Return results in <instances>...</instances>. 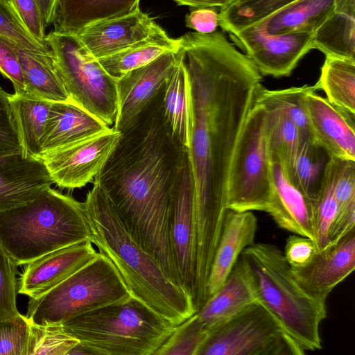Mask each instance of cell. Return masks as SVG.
I'll use <instances>...</instances> for the list:
<instances>
[{"instance_id":"1","label":"cell","mask_w":355,"mask_h":355,"mask_svg":"<svg viewBox=\"0 0 355 355\" xmlns=\"http://www.w3.org/2000/svg\"><path fill=\"white\" fill-rule=\"evenodd\" d=\"M179 39L191 89L187 149L194 187L196 250L214 254L227 211L230 167L262 75L220 31Z\"/></svg>"},{"instance_id":"2","label":"cell","mask_w":355,"mask_h":355,"mask_svg":"<svg viewBox=\"0 0 355 355\" xmlns=\"http://www.w3.org/2000/svg\"><path fill=\"white\" fill-rule=\"evenodd\" d=\"M163 90L121 132L116 146L94 180L132 236L173 282L182 285L171 243L168 214L187 149L166 120Z\"/></svg>"},{"instance_id":"3","label":"cell","mask_w":355,"mask_h":355,"mask_svg":"<svg viewBox=\"0 0 355 355\" xmlns=\"http://www.w3.org/2000/svg\"><path fill=\"white\" fill-rule=\"evenodd\" d=\"M83 205L90 241L116 268L132 297L174 326L197 311L191 294L173 282L132 236L96 181Z\"/></svg>"},{"instance_id":"4","label":"cell","mask_w":355,"mask_h":355,"mask_svg":"<svg viewBox=\"0 0 355 355\" xmlns=\"http://www.w3.org/2000/svg\"><path fill=\"white\" fill-rule=\"evenodd\" d=\"M87 240L91 233L83 202L51 187L0 211V242L17 266Z\"/></svg>"},{"instance_id":"5","label":"cell","mask_w":355,"mask_h":355,"mask_svg":"<svg viewBox=\"0 0 355 355\" xmlns=\"http://www.w3.org/2000/svg\"><path fill=\"white\" fill-rule=\"evenodd\" d=\"M241 256L252 268L259 301L304 351L320 349V326L327 318L326 303L313 298L298 285L283 251L273 244L254 243Z\"/></svg>"},{"instance_id":"6","label":"cell","mask_w":355,"mask_h":355,"mask_svg":"<svg viewBox=\"0 0 355 355\" xmlns=\"http://www.w3.org/2000/svg\"><path fill=\"white\" fill-rule=\"evenodd\" d=\"M90 354L154 355L174 331L136 299L102 306L60 324Z\"/></svg>"},{"instance_id":"7","label":"cell","mask_w":355,"mask_h":355,"mask_svg":"<svg viewBox=\"0 0 355 355\" xmlns=\"http://www.w3.org/2000/svg\"><path fill=\"white\" fill-rule=\"evenodd\" d=\"M131 297L116 268L98 252L94 259L44 295L30 298L26 317L39 325L61 324L79 314Z\"/></svg>"},{"instance_id":"8","label":"cell","mask_w":355,"mask_h":355,"mask_svg":"<svg viewBox=\"0 0 355 355\" xmlns=\"http://www.w3.org/2000/svg\"><path fill=\"white\" fill-rule=\"evenodd\" d=\"M45 42L71 101L108 126L118 110L117 79L110 76L76 35L51 31Z\"/></svg>"},{"instance_id":"9","label":"cell","mask_w":355,"mask_h":355,"mask_svg":"<svg viewBox=\"0 0 355 355\" xmlns=\"http://www.w3.org/2000/svg\"><path fill=\"white\" fill-rule=\"evenodd\" d=\"M273 313L257 301L208 331L197 355H303Z\"/></svg>"},{"instance_id":"10","label":"cell","mask_w":355,"mask_h":355,"mask_svg":"<svg viewBox=\"0 0 355 355\" xmlns=\"http://www.w3.org/2000/svg\"><path fill=\"white\" fill-rule=\"evenodd\" d=\"M266 111L255 103L247 118L232 159L227 187V209L265 211L272 185Z\"/></svg>"},{"instance_id":"11","label":"cell","mask_w":355,"mask_h":355,"mask_svg":"<svg viewBox=\"0 0 355 355\" xmlns=\"http://www.w3.org/2000/svg\"><path fill=\"white\" fill-rule=\"evenodd\" d=\"M121 132L110 128L94 136L40 156L53 182L63 189L85 187L94 180L116 146Z\"/></svg>"},{"instance_id":"12","label":"cell","mask_w":355,"mask_h":355,"mask_svg":"<svg viewBox=\"0 0 355 355\" xmlns=\"http://www.w3.org/2000/svg\"><path fill=\"white\" fill-rule=\"evenodd\" d=\"M168 227L181 284L193 299L196 273L194 187L187 150L171 198Z\"/></svg>"},{"instance_id":"13","label":"cell","mask_w":355,"mask_h":355,"mask_svg":"<svg viewBox=\"0 0 355 355\" xmlns=\"http://www.w3.org/2000/svg\"><path fill=\"white\" fill-rule=\"evenodd\" d=\"M229 35L262 76H290L300 60L315 49L311 33L268 35L247 27Z\"/></svg>"},{"instance_id":"14","label":"cell","mask_w":355,"mask_h":355,"mask_svg":"<svg viewBox=\"0 0 355 355\" xmlns=\"http://www.w3.org/2000/svg\"><path fill=\"white\" fill-rule=\"evenodd\" d=\"M180 56L179 51L164 53L117 78L118 110L112 127L115 130L123 131L161 91Z\"/></svg>"},{"instance_id":"15","label":"cell","mask_w":355,"mask_h":355,"mask_svg":"<svg viewBox=\"0 0 355 355\" xmlns=\"http://www.w3.org/2000/svg\"><path fill=\"white\" fill-rule=\"evenodd\" d=\"M355 268V231L337 243L317 251L304 266L291 268L298 285L313 298L326 303L332 290Z\"/></svg>"},{"instance_id":"16","label":"cell","mask_w":355,"mask_h":355,"mask_svg":"<svg viewBox=\"0 0 355 355\" xmlns=\"http://www.w3.org/2000/svg\"><path fill=\"white\" fill-rule=\"evenodd\" d=\"M98 253L87 240L45 254L26 264L18 293L37 298L88 263Z\"/></svg>"},{"instance_id":"17","label":"cell","mask_w":355,"mask_h":355,"mask_svg":"<svg viewBox=\"0 0 355 355\" xmlns=\"http://www.w3.org/2000/svg\"><path fill=\"white\" fill-rule=\"evenodd\" d=\"M311 136L333 157L355 161L354 116L309 92L304 96Z\"/></svg>"},{"instance_id":"18","label":"cell","mask_w":355,"mask_h":355,"mask_svg":"<svg viewBox=\"0 0 355 355\" xmlns=\"http://www.w3.org/2000/svg\"><path fill=\"white\" fill-rule=\"evenodd\" d=\"M54 184L40 157L0 153V211L24 205Z\"/></svg>"},{"instance_id":"19","label":"cell","mask_w":355,"mask_h":355,"mask_svg":"<svg viewBox=\"0 0 355 355\" xmlns=\"http://www.w3.org/2000/svg\"><path fill=\"white\" fill-rule=\"evenodd\" d=\"M272 185L266 209L281 228L315 241V205L289 180L271 157Z\"/></svg>"},{"instance_id":"20","label":"cell","mask_w":355,"mask_h":355,"mask_svg":"<svg viewBox=\"0 0 355 355\" xmlns=\"http://www.w3.org/2000/svg\"><path fill=\"white\" fill-rule=\"evenodd\" d=\"M162 28L140 10L132 14L94 23L78 35L97 59L121 52Z\"/></svg>"},{"instance_id":"21","label":"cell","mask_w":355,"mask_h":355,"mask_svg":"<svg viewBox=\"0 0 355 355\" xmlns=\"http://www.w3.org/2000/svg\"><path fill=\"white\" fill-rule=\"evenodd\" d=\"M257 230L252 211L227 209L206 284L205 302L223 284L243 250L254 243Z\"/></svg>"},{"instance_id":"22","label":"cell","mask_w":355,"mask_h":355,"mask_svg":"<svg viewBox=\"0 0 355 355\" xmlns=\"http://www.w3.org/2000/svg\"><path fill=\"white\" fill-rule=\"evenodd\" d=\"M257 301L259 294L253 272L241 256L223 284L196 313L209 331Z\"/></svg>"},{"instance_id":"23","label":"cell","mask_w":355,"mask_h":355,"mask_svg":"<svg viewBox=\"0 0 355 355\" xmlns=\"http://www.w3.org/2000/svg\"><path fill=\"white\" fill-rule=\"evenodd\" d=\"M110 128L71 101L51 102L41 139L42 154L100 134Z\"/></svg>"},{"instance_id":"24","label":"cell","mask_w":355,"mask_h":355,"mask_svg":"<svg viewBox=\"0 0 355 355\" xmlns=\"http://www.w3.org/2000/svg\"><path fill=\"white\" fill-rule=\"evenodd\" d=\"M140 0H58L53 31L78 35L96 22L122 17L139 10Z\"/></svg>"},{"instance_id":"25","label":"cell","mask_w":355,"mask_h":355,"mask_svg":"<svg viewBox=\"0 0 355 355\" xmlns=\"http://www.w3.org/2000/svg\"><path fill=\"white\" fill-rule=\"evenodd\" d=\"M334 8V0H296L248 27L268 35L314 34Z\"/></svg>"},{"instance_id":"26","label":"cell","mask_w":355,"mask_h":355,"mask_svg":"<svg viewBox=\"0 0 355 355\" xmlns=\"http://www.w3.org/2000/svg\"><path fill=\"white\" fill-rule=\"evenodd\" d=\"M16 51L26 85L24 96L51 102L71 101L51 52H33L17 46Z\"/></svg>"},{"instance_id":"27","label":"cell","mask_w":355,"mask_h":355,"mask_svg":"<svg viewBox=\"0 0 355 355\" xmlns=\"http://www.w3.org/2000/svg\"><path fill=\"white\" fill-rule=\"evenodd\" d=\"M331 157L311 137L302 138L293 161L284 167L291 182L315 205Z\"/></svg>"},{"instance_id":"28","label":"cell","mask_w":355,"mask_h":355,"mask_svg":"<svg viewBox=\"0 0 355 355\" xmlns=\"http://www.w3.org/2000/svg\"><path fill=\"white\" fill-rule=\"evenodd\" d=\"M333 13L313 34L314 48L326 56L355 59V0H334Z\"/></svg>"},{"instance_id":"29","label":"cell","mask_w":355,"mask_h":355,"mask_svg":"<svg viewBox=\"0 0 355 355\" xmlns=\"http://www.w3.org/2000/svg\"><path fill=\"white\" fill-rule=\"evenodd\" d=\"M180 55L175 68L164 86L162 103L166 120L173 135L188 149L191 128V89L180 51Z\"/></svg>"},{"instance_id":"30","label":"cell","mask_w":355,"mask_h":355,"mask_svg":"<svg viewBox=\"0 0 355 355\" xmlns=\"http://www.w3.org/2000/svg\"><path fill=\"white\" fill-rule=\"evenodd\" d=\"M179 49V40L170 37L162 29L121 52L98 60L105 71L117 79L150 63L164 53L178 52Z\"/></svg>"},{"instance_id":"31","label":"cell","mask_w":355,"mask_h":355,"mask_svg":"<svg viewBox=\"0 0 355 355\" xmlns=\"http://www.w3.org/2000/svg\"><path fill=\"white\" fill-rule=\"evenodd\" d=\"M334 193L337 212L328 247L337 243L355 226V161L332 157Z\"/></svg>"},{"instance_id":"32","label":"cell","mask_w":355,"mask_h":355,"mask_svg":"<svg viewBox=\"0 0 355 355\" xmlns=\"http://www.w3.org/2000/svg\"><path fill=\"white\" fill-rule=\"evenodd\" d=\"M316 85L332 105L355 114V59L326 56Z\"/></svg>"},{"instance_id":"33","label":"cell","mask_w":355,"mask_h":355,"mask_svg":"<svg viewBox=\"0 0 355 355\" xmlns=\"http://www.w3.org/2000/svg\"><path fill=\"white\" fill-rule=\"evenodd\" d=\"M22 143L26 153L40 157L41 139L51 102L12 94Z\"/></svg>"},{"instance_id":"34","label":"cell","mask_w":355,"mask_h":355,"mask_svg":"<svg viewBox=\"0 0 355 355\" xmlns=\"http://www.w3.org/2000/svg\"><path fill=\"white\" fill-rule=\"evenodd\" d=\"M264 107L270 157H275L284 167H286L295 157L303 137L296 125L281 110Z\"/></svg>"},{"instance_id":"35","label":"cell","mask_w":355,"mask_h":355,"mask_svg":"<svg viewBox=\"0 0 355 355\" xmlns=\"http://www.w3.org/2000/svg\"><path fill=\"white\" fill-rule=\"evenodd\" d=\"M313 90H319L316 83L314 85L281 89H268L262 87L258 92L256 103L266 107L281 110L296 125L303 138L311 137L304 106V96Z\"/></svg>"},{"instance_id":"36","label":"cell","mask_w":355,"mask_h":355,"mask_svg":"<svg viewBox=\"0 0 355 355\" xmlns=\"http://www.w3.org/2000/svg\"><path fill=\"white\" fill-rule=\"evenodd\" d=\"M296 0H245L220 8L219 26L229 34L239 31L266 18Z\"/></svg>"},{"instance_id":"37","label":"cell","mask_w":355,"mask_h":355,"mask_svg":"<svg viewBox=\"0 0 355 355\" xmlns=\"http://www.w3.org/2000/svg\"><path fill=\"white\" fill-rule=\"evenodd\" d=\"M78 343L60 324L39 325L29 322L27 355H67Z\"/></svg>"},{"instance_id":"38","label":"cell","mask_w":355,"mask_h":355,"mask_svg":"<svg viewBox=\"0 0 355 355\" xmlns=\"http://www.w3.org/2000/svg\"><path fill=\"white\" fill-rule=\"evenodd\" d=\"M207 334L196 312L175 327L154 355H197Z\"/></svg>"},{"instance_id":"39","label":"cell","mask_w":355,"mask_h":355,"mask_svg":"<svg viewBox=\"0 0 355 355\" xmlns=\"http://www.w3.org/2000/svg\"><path fill=\"white\" fill-rule=\"evenodd\" d=\"M337 212L334 193L332 158L324 185L315 205V244L318 251L328 247L329 234Z\"/></svg>"},{"instance_id":"40","label":"cell","mask_w":355,"mask_h":355,"mask_svg":"<svg viewBox=\"0 0 355 355\" xmlns=\"http://www.w3.org/2000/svg\"><path fill=\"white\" fill-rule=\"evenodd\" d=\"M0 36L22 49L51 53L47 45L39 42L26 29L10 0H0Z\"/></svg>"},{"instance_id":"41","label":"cell","mask_w":355,"mask_h":355,"mask_svg":"<svg viewBox=\"0 0 355 355\" xmlns=\"http://www.w3.org/2000/svg\"><path fill=\"white\" fill-rule=\"evenodd\" d=\"M17 265L0 242V320L17 315Z\"/></svg>"},{"instance_id":"42","label":"cell","mask_w":355,"mask_h":355,"mask_svg":"<svg viewBox=\"0 0 355 355\" xmlns=\"http://www.w3.org/2000/svg\"><path fill=\"white\" fill-rule=\"evenodd\" d=\"M26 152L12 94L0 87V153Z\"/></svg>"},{"instance_id":"43","label":"cell","mask_w":355,"mask_h":355,"mask_svg":"<svg viewBox=\"0 0 355 355\" xmlns=\"http://www.w3.org/2000/svg\"><path fill=\"white\" fill-rule=\"evenodd\" d=\"M29 322L20 313L0 320V355H27Z\"/></svg>"},{"instance_id":"44","label":"cell","mask_w":355,"mask_h":355,"mask_svg":"<svg viewBox=\"0 0 355 355\" xmlns=\"http://www.w3.org/2000/svg\"><path fill=\"white\" fill-rule=\"evenodd\" d=\"M0 73L13 84L15 93L26 95V85L16 45L0 36Z\"/></svg>"},{"instance_id":"45","label":"cell","mask_w":355,"mask_h":355,"mask_svg":"<svg viewBox=\"0 0 355 355\" xmlns=\"http://www.w3.org/2000/svg\"><path fill=\"white\" fill-rule=\"evenodd\" d=\"M23 25L39 42L46 44L45 25L35 0H10Z\"/></svg>"},{"instance_id":"46","label":"cell","mask_w":355,"mask_h":355,"mask_svg":"<svg viewBox=\"0 0 355 355\" xmlns=\"http://www.w3.org/2000/svg\"><path fill=\"white\" fill-rule=\"evenodd\" d=\"M317 251L312 239L294 234L287 238L283 254L291 268H297L306 266Z\"/></svg>"},{"instance_id":"47","label":"cell","mask_w":355,"mask_h":355,"mask_svg":"<svg viewBox=\"0 0 355 355\" xmlns=\"http://www.w3.org/2000/svg\"><path fill=\"white\" fill-rule=\"evenodd\" d=\"M216 8H195L185 17L186 26L202 34L216 31L219 26V12Z\"/></svg>"},{"instance_id":"48","label":"cell","mask_w":355,"mask_h":355,"mask_svg":"<svg viewBox=\"0 0 355 355\" xmlns=\"http://www.w3.org/2000/svg\"><path fill=\"white\" fill-rule=\"evenodd\" d=\"M40 10L45 27L53 24L58 0H35Z\"/></svg>"},{"instance_id":"49","label":"cell","mask_w":355,"mask_h":355,"mask_svg":"<svg viewBox=\"0 0 355 355\" xmlns=\"http://www.w3.org/2000/svg\"><path fill=\"white\" fill-rule=\"evenodd\" d=\"M178 5L192 8L224 7L234 0H173Z\"/></svg>"},{"instance_id":"50","label":"cell","mask_w":355,"mask_h":355,"mask_svg":"<svg viewBox=\"0 0 355 355\" xmlns=\"http://www.w3.org/2000/svg\"><path fill=\"white\" fill-rule=\"evenodd\" d=\"M245 1V0H234L232 3H238V2H241V1Z\"/></svg>"}]
</instances>
